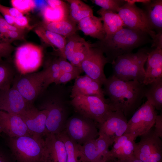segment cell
I'll return each mask as SVG.
<instances>
[{
    "label": "cell",
    "mask_w": 162,
    "mask_h": 162,
    "mask_svg": "<svg viewBox=\"0 0 162 162\" xmlns=\"http://www.w3.org/2000/svg\"><path fill=\"white\" fill-rule=\"evenodd\" d=\"M56 61L61 69L64 72L76 73L80 74L83 72L81 69L74 66L61 56H59V57Z\"/></svg>",
    "instance_id": "obj_37"
},
{
    "label": "cell",
    "mask_w": 162,
    "mask_h": 162,
    "mask_svg": "<svg viewBox=\"0 0 162 162\" xmlns=\"http://www.w3.org/2000/svg\"><path fill=\"white\" fill-rule=\"evenodd\" d=\"M150 51L147 48H142L136 53H126L118 56L112 64V75L123 81L136 80L143 83L144 65Z\"/></svg>",
    "instance_id": "obj_3"
},
{
    "label": "cell",
    "mask_w": 162,
    "mask_h": 162,
    "mask_svg": "<svg viewBox=\"0 0 162 162\" xmlns=\"http://www.w3.org/2000/svg\"><path fill=\"white\" fill-rule=\"evenodd\" d=\"M47 115L46 110H40L33 105L19 115L33 136L43 137L47 134L46 123Z\"/></svg>",
    "instance_id": "obj_16"
},
{
    "label": "cell",
    "mask_w": 162,
    "mask_h": 162,
    "mask_svg": "<svg viewBox=\"0 0 162 162\" xmlns=\"http://www.w3.org/2000/svg\"><path fill=\"white\" fill-rule=\"evenodd\" d=\"M125 2L128 3L133 4L135 2H141L144 3L148 2L150 1L149 0H124Z\"/></svg>",
    "instance_id": "obj_47"
},
{
    "label": "cell",
    "mask_w": 162,
    "mask_h": 162,
    "mask_svg": "<svg viewBox=\"0 0 162 162\" xmlns=\"http://www.w3.org/2000/svg\"><path fill=\"white\" fill-rule=\"evenodd\" d=\"M154 130L156 134L161 138H162V114L157 115L154 125Z\"/></svg>",
    "instance_id": "obj_43"
},
{
    "label": "cell",
    "mask_w": 162,
    "mask_h": 162,
    "mask_svg": "<svg viewBox=\"0 0 162 162\" xmlns=\"http://www.w3.org/2000/svg\"><path fill=\"white\" fill-rule=\"evenodd\" d=\"M145 97L158 110L162 109V78L146 86Z\"/></svg>",
    "instance_id": "obj_28"
},
{
    "label": "cell",
    "mask_w": 162,
    "mask_h": 162,
    "mask_svg": "<svg viewBox=\"0 0 162 162\" xmlns=\"http://www.w3.org/2000/svg\"><path fill=\"white\" fill-rule=\"evenodd\" d=\"M57 135L65 145L67 155V162H80V145L70 139L64 130Z\"/></svg>",
    "instance_id": "obj_31"
},
{
    "label": "cell",
    "mask_w": 162,
    "mask_h": 162,
    "mask_svg": "<svg viewBox=\"0 0 162 162\" xmlns=\"http://www.w3.org/2000/svg\"></svg>",
    "instance_id": "obj_49"
},
{
    "label": "cell",
    "mask_w": 162,
    "mask_h": 162,
    "mask_svg": "<svg viewBox=\"0 0 162 162\" xmlns=\"http://www.w3.org/2000/svg\"><path fill=\"white\" fill-rule=\"evenodd\" d=\"M43 98L38 109L48 112L46 123L47 134L58 135L64 130L68 118L67 104L56 94L51 93Z\"/></svg>",
    "instance_id": "obj_7"
},
{
    "label": "cell",
    "mask_w": 162,
    "mask_h": 162,
    "mask_svg": "<svg viewBox=\"0 0 162 162\" xmlns=\"http://www.w3.org/2000/svg\"><path fill=\"white\" fill-rule=\"evenodd\" d=\"M117 13L123 22L124 28L146 33L152 40V47L162 48V34H157L153 30L143 9L125 2Z\"/></svg>",
    "instance_id": "obj_5"
},
{
    "label": "cell",
    "mask_w": 162,
    "mask_h": 162,
    "mask_svg": "<svg viewBox=\"0 0 162 162\" xmlns=\"http://www.w3.org/2000/svg\"><path fill=\"white\" fill-rule=\"evenodd\" d=\"M149 43H152V40L146 33L123 28L114 34L106 35L103 39L91 45L105 53L108 63L112 64L118 56Z\"/></svg>",
    "instance_id": "obj_2"
},
{
    "label": "cell",
    "mask_w": 162,
    "mask_h": 162,
    "mask_svg": "<svg viewBox=\"0 0 162 162\" xmlns=\"http://www.w3.org/2000/svg\"><path fill=\"white\" fill-rule=\"evenodd\" d=\"M66 1L69 4V16L76 24L82 19L93 15L91 8L82 1Z\"/></svg>",
    "instance_id": "obj_29"
},
{
    "label": "cell",
    "mask_w": 162,
    "mask_h": 162,
    "mask_svg": "<svg viewBox=\"0 0 162 162\" xmlns=\"http://www.w3.org/2000/svg\"><path fill=\"white\" fill-rule=\"evenodd\" d=\"M13 50V47L9 42L0 41V59L8 58Z\"/></svg>",
    "instance_id": "obj_39"
},
{
    "label": "cell",
    "mask_w": 162,
    "mask_h": 162,
    "mask_svg": "<svg viewBox=\"0 0 162 162\" xmlns=\"http://www.w3.org/2000/svg\"><path fill=\"white\" fill-rule=\"evenodd\" d=\"M102 85L86 75L79 76L75 79L70 97L78 95H95L106 99Z\"/></svg>",
    "instance_id": "obj_20"
},
{
    "label": "cell",
    "mask_w": 162,
    "mask_h": 162,
    "mask_svg": "<svg viewBox=\"0 0 162 162\" xmlns=\"http://www.w3.org/2000/svg\"><path fill=\"white\" fill-rule=\"evenodd\" d=\"M0 162H10L6 155L0 150Z\"/></svg>",
    "instance_id": "obj_46"
},
{
    "label": "cell",
    "mask_w": 162,
    "mask_h": 162,
    "mask_svg": "<svg viewBox=\"0 0 162 162\" xmlns=\"http://www.w3.org/2000/svg\"><path fill=\"white\" fill-rule=\"evenodd\" d=\"M143 83L146 86L162 78V49L150 51L147 60Z\"/></svg>",
    "instance_id": "obj_21"
},
{
    "label": "cell",
    "mask_w": 162,
    "mask_h": 162,
    "mask_svg": "<svg viewBox=\"0 0 162 162\" xmlns=\"http://www.w3.org/2000/svg\"><path fill=\"white\" fill-rule=\"evenodd\" d=\"M8 144L16 162H46L47 150L43 137L24 136L8 137Z\"/></svg>",
    "instance_id": "obj_4"
},
{
    "label": "cell",
    "mask_w": 162,
    "mask_h": 162,
    "mask_svg": "<svg viewBox=\"0 0 162 162\" xmlns=\"http://www.w3.org/2000/svg\"><path fill=\"white\" fill-rule=\"evenodd\" d=\"M90 46L91 44L86 41L74 53L70 62L81 69V64L86 58Z\"/></svg>",
    "instance_id": "obj_34"
},
{
    "label": "cell",
    "mask_w": 162,
    "mask_h": 162,
    "mask_svg": "<svg viewBox=\"0 0 162 162\" xmlns=\"http://www.w3.org/2000/svg\"><path fill=\"white\" fill-rule=\"evenodd\" d=\"M97 12L103 21V26L106 35L114 34L124 28L123 22L118 13L102 8Z\"/></svg>",
    "instance_id": "obj_26"
},
{
    "label": "cell",
    "mask_w": 162,
    "mask_h": 162,
    "mask_svg": "<svg viewBox=\"0 0 162 162\" xmlns=\"http://www.w3.org/2000/svg\"><path fill=\"white\" fill-rule=\"evenodd\" d=\"M128 122L122 111H112L103 123L98 124V135L108 138L113 143L115 140L125 134Z\"/></svg>",
    "instance_id": "obj_15"
},
{
    "label": "cell",
    "mask_w": 162,
    "mask_h": 162,
    "mask_svg": "<svg viewBox=\"0 0 162 162\" xmlns=\"http://www.w3.org/2000/svg\"><path fill=\"white\" fill-rule=\"evenodd\" d=\"M44 22H53L62 20L69 16V7L52 8L47 5L43 10Z\"/></svg>",
    "instance_id": "obj_32"
},
{
    "label": "cell",
    "mask_w": 162,
    "mask_h": 162,
    "mask_svg": "<svg viewBox=\"0 0 162 162\" xmlns=\"http://www.w3.org/2000/svg\"><path fill=\"white\" fill-rule=\"evenodd\" d=\"M98 124L93 120L77 113L68 118L64 130L72 140L82 145L98 136Z\"/></svg>",
    "instance_id": "obj_9"
},
{
    "label": "cell",
    "mask_w": 162,
    "mask_h": 162,
    "mask_svg": "<svg viewBox=\"0 0 162 162\" xmlns=\"http://www.w3.org/2000/svg\"><path fill=\"white\" fill-rule=\"evenodd\" d=\"M0 13L3 16L7 15H10L13 17H19L23 15V14L16 8L13 7L10 8L6 7L0 4Z\"/></svg>",
    "instance_id": "obj_41"
},
{
    "label": "cell",
    "mask_w": 162,
    "mask_h": 162,
    "mask_svg": "<svg viewBox=\"0 0 162 162\" xmlns=\"http://www.w3.org/2000/svg\"><path fill=\"white\" fill-rule=\"evenodd\" d=\"M142 4L152 28L157 34H162V0H150Z\"/></svg>",
    "instance_id": "obj_24"
},
{
    "label": "cell",
    "mask_w": 162,
    "mask_h": 162,
    "mask_svg": "<svg viewBox=\"0 0 162 162\" xmlns=\"http://www.w3.org/2000/svg\"><path fill=\"white\" fill-rule=\"evenodd\" d=\"M101 17L93 15L86 17L77 23L78 29L86 35L97 38L98 40L103 39L106 35Z\"/></svg>",
    "instance_id": "obj_23"
},
{
    "label": "cell",
    "mask_w": 162,
    "mask_h": 162,
    "mask_svg": "<svg viewBox=\"0 0 162 162\" xmlns=\"http://www.w3.org/2000/svg\"><path fill=\"white\" fill-rule=\"evenodd\" d=\"M70 104L76 113L93 120L98 124L103 123L111 113L115 111L107 99L95 95L76 96L72 98Z\"/></svg>",
    "instance_id": "obj_6"
},
{
    "label": "cell",
    "mask_w": 162,
    "mask_h": 162,
    "mask_svg": "<svg viewBox=\"0 0 162 162\" xmlns=\"http://www.w3.org/2000/svg\"><path fill=\"white\" fill-rule=\"evenodd\" d=\"M113 143L109 139L99 135L96 139L80 145V162H104L109 147Z\"/></svg>",
    "instance_id": "obj_14"
},
{
    "label": "cell",
    "mask_w": 162,
    "mask_h": 162,
    "mask_svg": "<svg viewBox=\"0 0 162 162\" xmlns=\"http://www.w3.org/2000/svg\"><path fill=\"white\" fill-rule=\"evenodd\" d=\"M44 139L47 150L46 162H67L65 145L57 135L49 134Z\"/></svg>",
    "instance_id": "obj_22"
},
{
    "label": "cell",
    "mask_w": 162,
    "mask_h": 162,
    "mask_svg": "<svg viewBox=\"0 0 162 162\" xmlns=\"http://www.w3.org/2000/svg\"><path fill=\"white\" fill-rule=\"evenodd\" d=\"M44 70L31 74H21L18 72L14 79L12 86L15 88L29 106L34 104L44 91L46 79Z\"/></svg>",
    "instance_id": "obj_8"
},
{
    "label": "cell",
    "mask_w": 162,
    "mask_h": 162,
    "mask_svg": "<svg viewBox=\"0 0 162 162\" xmlns=\"http://www.w3.org/2000/svg\"><path fill=\"white\" fill-rule=\"evenodd\" d=\"M108 63L103 52L91 46L81 64V69L86 75L102 85L106 78L104 72L105 65Z\"/></svg>",
    "instance_id": "obj_13"
},
{
    "label": "cell",
    "mask_w": 162,
    "mask_h": 162,
    "mask_svg": "<svg viewBox=\"0 0 162 162\" xmlns=\"http://www.w3.org/2000/svg\"><path fill=\"white\" fill-rule=\"evenodd\" d=\"M66 39V43L62 56L70 62L74 53L86 40L76 34Z\"/></svg>",
    "instance_id": "obj_33"
},
{
    "label": "cell",
    "mask_w": 162,
    "mask_h": 162,
    "mask_svg": "<svg viewBox=\"0 0 162 162\" xmlns=\"http://www.w3.org/2000/svg\"><path fill=\"white\" fill-rule=\"evenodd\" d=\"M69 16L61 21L53 22H44L42 26L46 29L67 38L76 34L77 25Z\"/></svg>",
    "instance_id": "obj_25"
},
{
    "label": "cell",
    "mask_w": 162,
    "mask_h": 162,
    "mask_svg": "<svg viewBox=\"0 0 162 162\" xmlns=\"http://www.w3.org/2000/svg\"><path fill=\"white\" fill-rule=\"evenodd\" d=\"M8 60L0 59V92L10 88L18 72Z\"/></svg>",
    "instance_id": "obj_30"
},
{
    "label": "cell",
    "mask_w": 162,
    "mask_h": 162,
    "mask_svg": "<svg viewBox=\"0 0 162 162\" xmlns=\"http://www.w3.org/2000/svg\"><path fill=\"white\" fill-rule=\"evenodd\" d=\"M103 85L108 104L115 111H122L127 118L141 105L145 97L146 86L137 81H124L112 75Z\"/></svg>",
    "instance_id": "obj_1"
},
{
    "label": "cell",
    "mask_w": 162,
    "mask_h": 162,
    "mask_svg": "<svg viewBox=\"0 0 162 162\" xmlns=\"http://www.w3.org/2000/svg\"><path fill=\"white\" fill-rule=\"evenodd\" d=\"M8 31H21L22 30L14 25L9 24L0 14V38L4 39Z\"/></svg>",
    "instance_id": "obj_38"
},
{
    "label": "cell",
    "mask_w": 162,
    "mask_h": 162,
    "mask_svg": "<svg viewBox=\"0 0 162 162\" xmlns=\"http://www.w3.org/2000/svg\"><path fill=\"white\" fill-rule=\"evenodd\" d=\"M35 32L45 42L56 47L59 50V56H62L66 42V38L46 29L42 26L37 28Z\"/></svg>",
    "instance_id": "obj_27"
},
{
    "label": "cell",
    "mask_w": 162,
    "mask_h": 162,
    "mask_svg": "<svg viewBox=\"0 0 162 162\" xmlns=\"http://www.w3.org/2000/svg\"><path fill=\"white\" fill-rule=\"evenodd\" d=\"M0 129L10 138L33 136L20 116L2 110L0 111Z\"/></svg>",
    "instance_id": "obj_17"
},
{
    "label": "cell",
    "mask_w": 162,
    "mask_h": 162,
    "mask_svg": "<svg viewBox=\"0 0 162 162\" xmlns=\"http://www.w3.org/2000/svg\"><path fill=\"white\" fill-rule=\"evenodd\" d=\"M10 2L13 7L23 14L30 12L36 7L34 0H11Z\"/></svg>",
    "instance_id": "obj_36"
},
{
    "label": "cell",
    "mask_w": 162,
    "mask_h": 162,
    "mask_svg": "<svg viewBox=\"0 0 162 162\" xmlns=\"http://www.w3.org/2000/svg\"><path fill=\"white\" fill-rule=\"evenodd\" d=\"M22 31H8L4 38V41L7 42V39L9 38L10 40H16L22 37Z\"/></svg>",
    "instance_id": "obj_44"
},
{
    "label": "cell",
    "mask_w": 162,
    "mask_h": 162,
    "mask_svg": "<svg viewBox=\"0 0 162 162\" xmlns=\"http://www.w3.org/2000/svg\"><path fill=\"white\" fill-rule=\"evenodd\" d=\"M29 106L19 92L13 86L0 92V111L19 115Z\"/></svg>",
    "instance_id": "obj_18"
},
{
    "label": "cell",
    "mask_w": 162,
    "mask_h": 162,
    "mask_svg": "<svg viewBox=\"0 0 162 162\" xmlns=\"http://www.w3.org/2000/svg\"><path fill=\"white\" fill-rule=\"evenodd\" d=\"M1 132H2L1 130V129H0V134H1Z\"/></svg>",
    "instance_id": "obj_48"
},
{
    "label": "cell",
    "mask_w": 162,
    "mask_h": 162,
    "mask_svg": "<svg viewBox=\"0 0 162 162\" xmlns=\"http://www.w3.org/2000/svg\"><path fill=\"white\" fill-rule=\"evenodd\" d=\"M46 1L48 5L52 8L65 7L68 6L65 3L60 0H48Z\"/></svg>",
    "instance_id": "obj_45"
},
{
    "label": "cell",
    "mask_w": 162,
    "mask_h": 162,
    "mask_svg": "<svg viewBox=\"0 0 162 162\" xmlns=\"http://www.w3.org/2000/svg\"><path fill=\"white\" fill-rule=\"evenodd\" d=\"M157 115L154 106L147 100L137 109L128 121L124 134L130 135L135 140L154 126Z\"/></svg>",
    "instance_id": "obj_10"
},
{
    "label": "cell",
    "mask_w": 162,
    "mask_h": 162,
    "mask_svg": "<svg viewBox=\"0 0 162 162\" xmlns=\"http://www.w3.org/2000/svg\"><path fill=\"white\" fill-rule=\"evenodd\" d=\"M153 127L135 143L134 155L143 162H162V141Z\"/></svg>",
    "instance_id": "obj_11"
},
{
    "label": "cell",
    "mask_w": 162,
    "mask_h": 162,
    "mask_svg": "<svg viewBox=\"0 0 162 162\" xmlns=\"http://www.w3.org/2000/svg\"><path fill=\"white\" fill-rule=\"evenodd\" d=\"M15 57V66L18 72L25 74L36 70L40 66L42 49L32 44H25L17 48Z\"/></svg>",
    "instance_id": "obj_12"
},
{
    "label": "cell",
    "mask_w": 162,
    "mask_h": 162,
    "mask_svg": "<svg viewBox=\"0 0 162 162\" xmlns=\"http://www.w3.org/2000/svg\"><path fill=\"white\" fill-rule=\"evenodd\" d=\"M135 140L127 134H124L117 139L112 144L111 149L106 154L105 162L124 159L133 156Z\"/></svg>",
    "instance_id": "obj_19"
},
{
    "label": "cell",
    "mask_w": 162,
    "mask_h": 162,
    "mask_svg": "<svg viewBox=\"0 0 162 162\" xmlns=\"http://www.w3.org/2000/svg\"><path fill=\"white\" fill-rule=\"evenodd\" d=\"M91 1L101 8L117 13L118 9L125 2L124 0H93Z\"/></svg>",
    "instance_id": "obj_35"
},
{
    "label": "cell",
    "mask_w": 162,
    "mask_h": 162,
    "mask_svg": "<svg viewBox=\"0 0 162 162\" xmlns=\"http://www.w3.org/2000/svg\"><path fill=\"white\" fill-rule=\"evenodd\" d=\"M14 26L21 30L26 28L30 29L33 27L29 25L27 18L23 15L14 18Z\"/></svg>",
    "instance_id": "obj_42"
},
{
    "label": "cell",
    "mask_w": 162,
    "mask_h": 162,
    "mask_svg": "<svg viewBox=\"0 0 162 162\" xmlns=\"http://www.w3.org/2000/svg\"><path fill=\"white\" fill-rule=\"evenodd\" d=\"M80 74L76 73L64 72L54 83L56 85L65 84L74 79H75Z\"/></svg>",
    "instance_id": "obj_40"
}]
</instances>
